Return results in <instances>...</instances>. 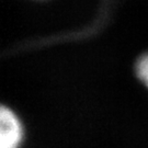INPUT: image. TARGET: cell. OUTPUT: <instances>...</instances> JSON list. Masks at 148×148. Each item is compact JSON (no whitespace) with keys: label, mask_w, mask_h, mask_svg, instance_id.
Masks as SVG:
<instances>
[{"label":"cell","mask_w":148,"mask_h":148,"mask_svg":"<svg viewBox=\"0 0 148 148\" xmlns=\"http://www.w3.org/2000/svg\"><path fill=\"white\" fill-rule=\"evenodd\" d=\"M24 131L20 119L10 108L0 109V148H20Z\"/></svg>","instance_id":"obj_1"},{"label":"cell","mask_w":148,"mask_h":148,"mask_svg":"<svg viewBox=\"0 0 148 148\" xmlns=\"http://www.w3.org/2000/svg\"><path fill=\"white\" fill-rule=\"evenodd\" d=\"M136 75L138 79L148 88V54L142 56L136 63Z\"/></svg>","instance_id":"obj_2"}]
</instances>
